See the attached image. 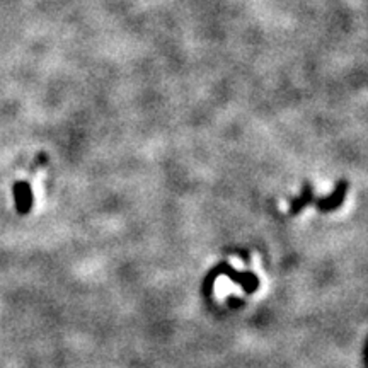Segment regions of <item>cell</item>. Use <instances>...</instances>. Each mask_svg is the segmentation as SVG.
Wrapping results in <instances>:
<instances>
[{
  "mask_svg": "<svg viewBox=\"0 0 368 368\" xmlns=\"http://www.w3.org/2000/svg\"><path fill=\"white\" fill-rule=\"evenodd\" d=\"M14 198H16V208L21 215H28L33 207V193L28 183H17L14 186Z\"/></svg>",
  "mask_w": 368,
  "mask_h": 368,
  "instance_id": "6da1fadb",
  "label": "cell"
},
{
  "mask_svg": "<svg viewBox=\"0 0 368 368\" xmlns=\"http://www.w3.org/2000/svg\"><path fill=\"white\" fill-rule=\"evenodd\" d=\"M244 295L243 288H240L239 283H234L229 277H218L215 280V297H217L218 302H224V299L227 295Z\"/></svg>",
  "mask_w": 368,
  "mask_h": 368,
  "instance_id": "7a4b0ae2",
  "label": "cell"
},
{
  "mask_svg": "<svg viewBox=\"0 0 368 368\" xmlns=\"http://www.w3.org/2000/svg\"><path fill=\"white\" fill-rule=\"evenodd\" d=\"M230 265L236 266L239 271H243V270H244V265L239 261V258H230Z\"/></svg>",
  "mask_w": 368,
  "mask_h": 368,
  "instance_id": "3957f363",
  "label": "cell"
}]
</instances>
